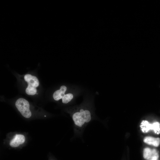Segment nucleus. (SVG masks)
I'll use <instances>...</instances> for the list:
<instances>
[{"instance_id":"f257e3e1","label":"nucleus","mask_w":160,"mask_h":160,"mask_svg":"<svg viewBox=\"0 0 160 160\" xmlns=\"http://www.w3.org/2000/svg\"><path fill=\"white\" fill-rule=\"evenodd\" d=\"M87 107L72 109L71 117L73 121V138L81 137L87 125L94 119L92 111Z\"/></svg>"},{"instance_id":"f03ea898","label":"nucleus","mask_w":160,"mask_h":160,"mask_svg":"<svg viewBox=\"0 0 160 160\" xmlns=\"http://www.w3.org/2000/svg\"><path fill=\"white\" fill-rule=\"evenodd\" d=\"M15 105L23 116L26 118H29L31 116V113L29 109V104L26 100L23 98H20L16 101Z\"/></svg>"},{"instance_id":"7ed1b4c3","label":"nucleus","mask_w":160,"mask_h":160,"mask_svg":"<svg viewBox=\"0 0 160 160\" xmlns=\"http://www.w3.org/2000/svg\"><path fill=\"white\" fill-rule=\"evenodd\" d=\"M140 126L143 132L146 133L151 130H153L156 134L160 133V124L158 122H155L151 124L147 121L143 120Z\"/></svg>"},{"instance_id":"20e7f679","label":"nucleus","mask_w":160,"mask_h":160,"mask_svg":"<svg viewBox=\"0 0 160 160\" xmlns=\"http://www.w3.org/2000/svg\"><path fill=\"white\" fill-rule=\"evenodd\" d=\"M25 141V137L23 135L17 134L10 141L9 144L12 147H16L23 143Z\"/></svg>"},{"instance_id":"39448f33","label":"nucleus","mask_w":160,"mask_h":160,"mask_svg":"<svg viewBox=\"0 0 160 160\" xmlns=\"http://www.w3.org/2000/svg\"><path fill=\"white\" fill-rule=\"evenodd\" d=\"M143 156L144 158L146 159H152L154 157L158 158V153L156 150H151L149 148H145L143 151Z\"/></svg>"},{"instance_id":"423d86ee","label":"nucleus","mask_w":160,"mask_h":160,"mask_svg":"<svg viewBox=\"0 0 160 160\" xmlns=\"http://www.w3.org/2000/svg\"><path fill=\"white\" fill-rule=\"evenodd\" d=\"M24 79L28 83V85L36 87H38L39 85L38 79L35 76L27 74L25 75Z\"/></svg>"},{"instance_id":"0eeeda50","label":"nucleus","mask_w":160,"mask_h":160,"mask_svg":"<svg viewBox=\"0 0 160 160\" xmlns=\"http://www.w3.org/2000/svg\"><path fill=\"white\" fill-rule=\"evenodd\" d=\"M67 89L66 87L64 85L60 87V89L56 91L54 93L53 97L54 99L58 101L62 99L64 96L65 93Z\"/></svg>"},{"instance_id":"6e6552de","label":"nucleus","mask_w":160,"mask_h":160,"mask_svg":"<svg viewBox=\"0 0 160 160\" xmlns=\"http://www.w3.org/2000/svg\"><path fill=\"white\" fill-rule=\"evenodd\" d=\"M143 141L145 143L148 145H152L155 147H158L160 143V138L147 136L144 138Z\"/></svg>"},{"instance_id":"1a4fd4ad","label":"nucleus","mask_w":160,"mask_h":160,"mask_svg":"<svg viewBox=\"0 0 160 160\" xmlns=\"http://www.w3.org/2000/svg\"><path fill=\"white\" fill-rule=\"evenodd\" d=\"M27 94L29 95H34L36 93L37 90L36 87L28 85L25 89Z\"/></svg>"},{"instance_id":"9d476101","label":"nucleus","mask_w":160,"mask_h":160,"mask_svg":"<svg viewBox=\"0 0 160 160\" xmlns=\"http://www.w3.org/2000/svg\"><path fill=\"white\" fill-rule=\"evenodd\" d=\"M73 98V95L71 93L65 95L62 98V103L66 104L70 102Z\"/></svg>"},{"instance_id":"9b49d317","label":"nucleus","mask_w":160,"mask_h":160,"mask_svg":"<svg viewBox=\"0 0 160 160\" xmlns=\"http://www.w3.org/2000/svg\"><path fill=\"white\" fill-rule=\"evenodd\" d=\"M158 158L156 157H154L153 158L151 159V160H157Z\"/></svg>"}]
</instances>
